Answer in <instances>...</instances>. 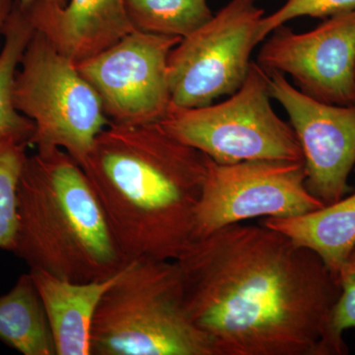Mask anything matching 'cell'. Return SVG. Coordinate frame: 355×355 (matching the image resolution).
<instances>
[{
    "label": "cell",
    "instance_id": "obj_7",
    "mask_svg": "<svg viewBox=\"0 0 355 355\" xmlns=\"http://www.w3.org/2000/svg\"><path fill=\"white\" fill-rule=\"evenodd\" d=\"M263 17L257 0H230L182 39L168 60L171 106H207L241 87Z\"/></svg>",
    "mask_w": 355,
    "mask_h": 355
},
{
    "label": "cell",
    "instance_id": "obj_3",
    "mask_svg": "<svg viewBox=\"0 0 355 355\" xmlns=\"http://www.w3.org/2000/svg\"><path fill=\"white\" fill-rule=\"evenodd\" d=\"M13 253L30 270L72 282L109 279L130 263L83 168L57 147L40 149L26 160Z\"/></svg>",
    "mask_w": 355,
    "mask_h": 355
},
{
    "label": "cell",
    "instance_id": "obj_2",
    "mask_svg": "<svg viewBox=\"0 0 355 355\" xmlns=\"http://www.w3.org/2000/svg\"><path fill=\"white\" fill-rule=\"evenodd\" d=\"M80 166L128 261H176L193 241L209 157L160 123H110Z\"/></svg>",
    "mask_w": 355,
    "mask_h": 355
},
{
    "label": "cell",
    "instance_id": "obj_19",
    "mask_svg": "<svg viewBox=\"0 0 355 355\" xmlns=\"http://www.w3.org/2000/svg\"><path fill=\"white\" fill-rule=\"evenodd\" d=\"M355 10V0H286L275 12L265 16L259 29L260 42L289 21L300 17L329 18Z\"/></svg>",
    "mask_w": 355,
    "mask_h": 355
},
{
    "label": "cell",
    "instance_id": "obj_6",
    "mask_svg": "<svg viewBox=\"0 0 355 355\" xmlns=\"http://www.w3.org/2000/svg\"><path fill=\"white\" fill-rule=\"evenodd\" d=\"M265 70L253 62L227 99L197 108H170L161 125L217 164L303 160L291 123L275 113Z\"/></svg>",
    "mask_w": 355,
    "mask_h": 355
},
{
    "label": "cell",
    "instance_id": "obj_21",
    "mask_svg": "<svg viewBox=\"0 0 355 355\" xmlns=\"http://www.w3.org/2000/svg\"><path fill=\"white\" fill-rule=\"evenodd\" d=\"M14 6V0H0V50L3 44L4 31L7 21Z\"/></svg>",
    "mask_w": 355,
    "mask_h": 355
},
{
    "label": "cell",
    "instance_id": "obj_4",
    "mask_svg": "<svg viewBox=\"0 0 355 355\" xmlns=\"http://www.w3.org/2000/svg\"><path fill=\"white\" fill-rule=\"evenodd\" d=\"M90 355H214L187 312L176 261L139 259L123 268L96 310Z\"/></svg>",
    "mask_w": 355,
    "mask_h": 355
},
{
    "label": "cell",
    "instance_id": "obj_17",
    "mask_svg": "<svg viewBox=\"0 0 355 355\" xmlns=\"http://www.w3.org/2000/svg\"><path fill=\"white\" fill-rule=\"evenodd\" d=\"M133 29L183 39L214 16L207 0H125Z\"/></svg>",
    "mask_w": 355,
    "mask_h": 355
},
{
    "label": "cell",
    "instance_id": "obj_12",
    "mask_svg": "<svg viewBox=\"0 0 355 355\" xmlns=\"http://www.w3.org/2000/svg\"><path fill=\"white\" fill-rule=\"evenodd\" d=\"M23 10L35 31L76 64L135 31L125 0H70L64 7L35 0Z\"/></svg>",
    "mask_w": 355,
    "mask_h": 355
},
{
    "label": "cell",
    "instance_id": "obj_18",
    "mask_svg": "<svg viewBox=\"0 0 355 355\" xmlns=\"http://www.w3.org/2000/svg\"><path fill=\"white\" fill-rule=\"evenodd\" d=\"M29 140L0 137V249L13 252L17 232V191Z\"/></svg>",
    "mask_w": 355,
    "mask_h": 355
},
{
    "label": "cell",
    "instance_id": "obj_8",
    "mask_svg": "<svg viewBox=\"0 0 355 355\" xmlns=\"http://www.w3.org/2000/svg\"><path fill=\"white\" fill-rule=\"evenodd\" d=\"M324 205L306 186L303 160L225 165L209 158L196 209L193 239L249 219L301 216Z\"/></svg>",
    "mask_w": 355,
    "mask_h": 355
},
{
    "label": "cell",
    "instance_id": "obj_15",
    "mask_svg": "<svg viewBox=\"0 0 355 355\" xmlns=\"http://www.w3.org/2000/svg\"><path fill=\"white\" fill-rule=\"evenodd\" d=\"M0 340L24 355H57L43 301L30 272L0 295Z\"/></svg>",
    "mask_w": 355,
    "mask_h": 355
},
{
    "label": "cell",
    "instance_id": "obj_22",
    "mask_svg": "<svg viewBox=\"0 0 355 355\" xmlns=\"http://www.w3.org/2000/svg\"><path fill=\"white\" fill-rule=\"evenodd\" d=\"M18 2H19L20 6L22 7V8H26V7H28L29 6H31L33 2L35 1V0H17ZM44 1L48 2V3L53 4V6H58V7H64L67 6V2H69V0H44Z\"/></svg>",
    "mask_w": 355,
    "mask_h": 355
},
{
    "label": "cell",
    "instance_id": "obj_16",
    "mask_svg": "<svg viewBox=\"0 0 355 355\" xmlns=\"http://www.w3.org/2000/svg\"><path fill=\"white\" fill-rule=\"evenodd\" d=\"M34 33L27 14L15 0L0 50V137L17 135L29 142L34 125L14 106L13 84L21 58Z\"/></svg>",
    "mask_w": 355,
    "mask_h": 355
},
{
    "label": "cell",
    "instance_id": "obj_10",
    "mask_svg": "<svg viewBox=\"0 0 355 355\" xmlns=\"http://www.w3.org/2000/svg\"><path fill=\"white\" fill-rule=\"evenodd\" d=\"M257 64L291 77L295 87L320 101L355 105V10L305 33L282 26L261 46Z\"/></svg>",
    "mask_w": 355,
    "mask_h": 355
},
{
    "label": "cell",
    "instance_id": "obj_20",
    "mask_svg": "<svg viewBox=\"0 0 355 355\" xmlns=\"http://www.w3.org/2000/svg\"><path fill=\"white\" fill-rule=\"evenodd\" d=\"M340 294L331 320V340L336 355L347 354L343 336L355 329V247L343 261L338 273Z\"/></svg>",
    "mask_w": 355,
    "mask_h": 355
},
{
    "label": "cell",
    "instance_id": "obj_14",
    "mask_svg": "<svg viewBox=\"0 0 355 355\" xmlns=\"http://www.w3.org/2000/svg\"><path fill=\"white\" fill-rule=\"evenodd\" d=\"M261 224L307 248L338 277L355 247V193L301 216L263 218Z\"/></svg>",
    "mask_w": 355,
    "mask_h": 355
},
{
    "label": "cell",
    "instance_id": "obj_13",
    "mask_svg": "<svg viewBox=\"0 0 355 355\" xmlns=\"http://www.w3.org/2000/svg\"><path fill=\"white\" fill-rule=\"evenodd\" d=\"M30 273L43 301L57 355H90L96 310L120 273L91 282H67L40 270Z\"/></svg>",
    "mask_w": 355,
    "mask_h": 355
},
{
    "label": "cell",
    "instance_id": "obj_11",
    "mask_svg": "<svg viewBox=\"0 0 355 355\" xmlns=\"http://www.w3.org/2000/svg\"><path fill=\"white\" fill-rule=\"evenodd\" d=\"M266 73L270 94L286 112L297 137L308 190L324 205L340 200L355 167V105L320 101L284 74Z\"/></svg>",
    "mask_w": 355,
    "mask_h": 355
},
{
    "label": "cell",
    "instance_id": "obj_5",
    "mask_svg": "<svg viewBox=\"0 0 355 355\" xmlns=\"http://www.w3.org/2000/svg\"><path fill=\"white\" fill-rule=\"evenodd\" d=\"M13 103L34 125L30 146L62 149L79 165L110 123L99 96L77 64L37 31L16 71Z\"/></svg>",
    "mask_w": 355,
    "mask_h": 355
},
{
    "label": "cell",
    "instance_id": "obj_9",
    "mask_svg": "<svg viewBox=\"0 0 355 355\" xmlns=\"http://www.w3.org/2000/svg\"><path fill=\"white\" fill-rule=\"evenodd\" d=\"M181 38L130 32L77 64L101 100L110 123H160L171 108L168 60Z\"/></svg>",
    "mask_w": 355,
    "mask_h": 355
},
{
    "label": "cell",
    "instance_id": "obj_1",
    "mask_svg": "<svg viewBox=\"0 0 355 355\" xmlns=\"http://www.w3.org/2000/svg\"><path fill=\"white\" fill-rule=\"evenodd\" d=\"M175 261L187 312L214 355H336L338 277L279 231L232 224L196 238Z\"/></svg>",
    "mask_w": 355,
    "mask_h": 355
}]
</instances>
